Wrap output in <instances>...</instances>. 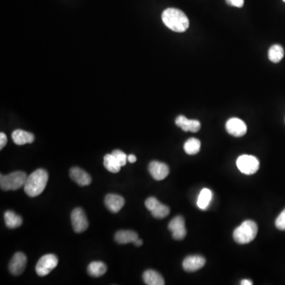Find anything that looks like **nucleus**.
<instances>
[{"instance_id": "1", "label": "nucleus", "mask_w": 285, "mask_h": 285, "mask_svg": "<svg viewBox=\"0 0 285 285\" xmlns=\"http://www.w3.org/2000/svg\"><path fill=\"white\" fill-rule=\"evenodd\" d=\"M164 24L174 32H186L190 26V21L186 14L176 8H167L162 14Z\"/></svg>"}, {"instance_id": "2", "label": "nucleus", "mask_w": 285, "mask_h": 285, "mask_svg": "<svg viewBox=\"0 0 285 285\" xmlns=\"http://www.w3.org/2000/svg\"><path fill=\"white\" fill-rule=\"evenodd\" d=\"M48 172L44 169H38L27 177L24 190L30 198H35L43 193L48 183Z\"/></svg>"}, {"instance_id": "3", "label": "nucleus", "mask_w": 285, "mask_h": 285, "mask_svg": "<svg viewBox=\"0 0 285 285\" xmlns=\"http://www.w3.org/2000/svg\"><path fill=\"white\" fill-rule=\"evenodd\" d=\"M257 223L252 220H245L234 231L233 238L239 244H248L251 243L257 236Z\"/></svg>"}, {"instance_id": "4", "label": "nucleus", "mask_w": 285, "mask_h": 285, "mask_svg": "<svg viewBox=\"0 0 285 285\" xmlns=\"http://www.w3.org/2000/svg\"><path fill=\"white\" fill-rule=\"evenodd\" d=\"M28 176L25 172L15 171L7 175L1 174L0 176V186L4 191L17 190L24 187L26 179Z\"/></svg>"}, {"instance_id": "5", "label": "nucleus", "mask_w": 285, "mask_h": 285, "mask_svg": "<svg viewBox=\"0 0 285 285\" xmlns=\"http://www.w3.org/2000/svg\"><path fill=\"white\" fill-rule=\"evenodd\" d=\"M236 164L240 171L246 175L255 174L259 169V160L254 156L249 155H243L240 156L238 158Z\"/></svg>"}, {"instance_id": "6", "label": "nucleus", "mask_w": 285, "mask_h": 285, "mask_svg": "<svg viewBox=\"0 0 285 285\" xmlns=\"http://www.w3.org/2000/svg\"><path fill=\"white\" fill-rule=\"evenodd\" d=\"M58 265V258L54 254L42 256L36 265V273L40 277L48 275Z\"/></svg>"}, {"instance_id": "7", "label": "nucleus", "mask_w": 285, "mask_h": 285, "mask_svg": "<svg viewBox=\"0 0 285 285\" xmlns=\"http://www.w3.org/2000/svg\"><path fill=\"white\" fill-rule=\"evenodd\" d=\"M145 206L156 219H164L169 214V207L160 203L159 200L153 197L146 200Z\"/></svg>"}, {"instance_id": "8", "label": "nucleus", "mask_w": 285, "mask_h": 285, "mask_svg": "<svg viewBox=\"0 0 285 285\" xmlns=\"http://www.w3.org/2000/svg\"><path fill=\"white\" fill-rule=\"evenodd\" d=\"M72 227L76 233H82L87 229L88 223L87 218L83 210L80 207H76L73 210L71 215Z\"/></svg>"}, {"instance_id": "9", "label": "nucleus", "mask_w": 285, "mask_h": 285, "mask_svg": "<svg viewBox=\"0 0 285 285\" xmlns=\"http://www.w3.org/2000/svg\"><path fill=\"white\" fill-rule=\"evenodd\" d=\"M168 228L172 232L173 239L175 240H182L186 238L187 231L186 228L185 219L181 215L176 216L169 222Z\"/></svg>"}, {"instance_id": "10", "label": "nucleus", "mask_w": 285, "mask_h": 285, "mask_svg": "<svg viewBox=\"0 0 285 285\" xmlns=\"http://www.w3.org/2000/svg\"><path fill=\"white\" fill-rule=\"evenodd\" d=\"M226 130L232 136L241 137L247 132V127L245 122L240 118H232L226 123Z\"/></svg>"}, {"instance_id": "11", "label": "nucleus", "mask_w": 285, "mask_h": 285, "mask_svg": "<svg viewBox=\"0 0 285 285\" xmlns=\"http://www.w3.org/2000/svg\"><path fill=\"white\" fill-rule=\"evenodd\" d=\"M27 258L24 253L18 252L14 254L9 264V271L14 276H19L25 271Z\"/></svg>"}, {"instance_id": "12", "label": "nucleus", "mask_w": 285, "mask_h": 285, "mask_svg": "<svg viewBox=\"0 0 285 285\" xmlns=\"http://www.w3.org/2000/svg\"><path fill=\"white\" fill-rule=\"evenodd\" d=\"M148 170L152 178L156 181L165 179L169 173V166L159 161H152L148 165Z\"/></svg>"}, {"instance_id": "13", "label": "nucleus", "mask_w": 285, "mask_h": 285, "mask_svg": "<svg viewBox=\"0 0 285 285\" xmlns=\"http://www.w3.org/2000/svg\"><path fill=\"white\" fill-rule=\"evenodd\" d=\"M205 261V259L202 256H189L184 260L182 266L186 272L198 271L204 266Z\"/></svg>"}, {"instance_id": "14", "label": "nucleus", "mask_w": 285, "mask_h": 285, "mask_svg": "<svg viewBox=\"0 0 285 285\" xmlns=\"http://www.w3.org/2000/svg\"><path fill=\"white\" fill-rule=\"evenodd\" d=\"M175 124L185 132H198L202 127L199 121L190 120L182 115H180L176 118Z\"/></svg>"}, {"instance_id": "15", "label": "nucleus", "mask_w": 285, "mask_h": 285, "mask_svg": "<svg viewBox=\"0 0 285 285\" xmlns=\"http://www.w3.org/2000/svg\"><path fill=\"white\" fill-rule=\"evenodd\" d=\"M124 203L125 202L124 198L117 194H108L105 198L106 207L113 213H118V211H120L122 207H124Z\"/></svg>"}, {"instance_id": "16", "label": "nucleus", "mask_w": 285, "mask_h": 285, "mask_svg": "<svg viewBox=\"0 0 285 285\" xmlns=\"http://www.w3.org/2000/svg\"><path fill=\"white\" fill-rule=\"evenodd\" d=\"M70 177L72 181L80 186H89L92 182L90 176L80 167H72L70 170Z\"/></svg>"}, {"instance_id": "17", "label": "nucleus", "mask_w": 285, "mask_h": 285, "mask_svg": "<svg viewBox=\"0 0 285 285\" xmlns=\"http://www.w3.org/2000/svg\"><path fill=\"white\" fill-rule=\"evenodd\" d=\"M12 139L14 144L17 145H24L26 144H32L35 137L34 134L23 130L17 129L13 132Z\"/></svg>"}, {"instance_id": "18", "label": "nucleus", "mask_w": 285, "mask_h": 285, "mask_svg": "<svg viewBox=\"0 0 285 285\" xmlns=\"http://www.w3.org/2000/svg\"><path fill=\"white\" fill-rule=\"evenodd\" d=\"M139 238L136 232L128 230H122L115 234V240L119 244H128L134 243Z\"/></svg>"}, {"instance_id": "19", "label": "nucleus", "mask_w": 285, "mask_h": 285, "mask_svg": "<svg viewBox=\"0 0 285 285\" xmlns=\"http://www.w3.org/2000/svg\"><path fill=\"white\" fill-rule=\"evenodd\" d=\"M143 279H144V283L148 285H165L163 277H162L161 274L152 269H148L144 272Z\"/></svg>"}, {"instance_id": "20", "label": "nucleus", "mask_w": 285, "mask_h": 285, "mask_svg": "<svg viewBox=\"0 0 285 285\" xmlns=\"http://www.w3.org/2000/svg\"><path fill=\"white\" fill-rule=\"evenodd\" d=\"M103 164L108 171L111 172L113 174H117L120 171L122 168L120 163L113 154H107L104 156Z\"/></svg>"}, {"instance_id": "21", "label": "nucleus", "mask_w": 285, "mask_h": 285, "mask_svg": "<svg viewBox=\"0 0 285 285\" xmlns=\"http://www.w3.org/2000/svg\"><path fill=\"white\" fill-rule=\"evenodd\" d=\"M4 220L6 227L10 229H14L20 227L22 224V218L20 215L12 211H6L4 214Z\"/></svg>"}, {"instance_id": "22", "label": "nucleus", "mask_w": 285, "mask_h": 285, "mask_svg": "<svg viewBox=\"0 0 285 285\" xmlns=\"http://www.w3.org/2000/svg\"><path fill=\"white\" fill-rule=\"evenodd\" d=\"M107 271L106 264L102 261H93L88 265L87 273L89 275L94 277H99L103 276Z\"/></svg>"}, {"instance_id": "23", "label": "nucleus", "mask_w": 285, "mask_h": 285, "mask_svg": "<svg viewBox=\"0 0 285 285\" xmlns=\"http://www.w3.org/2000/svg\"><path fill=\"white\" fill-rule=\"evenodd\" d=\"M212 199V192L209 189H203L198 196V206L200 209L206 210Z\"/></svg>"}, {"instance_id": "24", "label": "nucleus", "mask_w": 285, "mask_h": 285, "mask_svg": "<svg viewBox=\"0 0 285 285\" xmlns=\"http://www.w3.org/2000/svg\"><path fill=\"white\" fill-rule=\"evenodd\" d=\"M201 147H202V144L199 140L196 138H190L184 144V150L188 155L194 156L200 152Z\"/></svg>"}, {"instance_id": "25", "label": "nucleus", "mask_w": 285, "mask_h": 285, "mask_svg": "<svg viewBox=\"0 0 285 285\" xmlns=\"http://www.w3.org/2000/svg\"><path fill=\"white\" fill-rule=\"evenodd\" d=\"M268 56H269V60L272 62L279 63L285 56L283 47L279 44H274L271 46V48H269Z\"/></svg>"}, {"instance_id": "26", "label": "nucleus", "mask_w": 285, "mask_h": 285, "mask_svg": "<svg viewBox=\"0 0 285 285\" xmlns=\"http://www.w3.org/2000/svg\"><path fill=\"white\" fill-rule=\"evenodd\" d=\"M113 155L117 158V160L120 163L122 166H124L128 162V156L124 152H122L120 150H115L113 152Z\"/></svg>"}, {"instance_id": "27", "label": "nucleus", "mask_w": 285, "mask_h": 285, "mask_svg": "<svg viewBox=\"0 0 285 285\" xmlns=\"http://www.w3.org/2000/svg\"><path fill=\"white\" fill-rule=\"evenodd\" d=\"M276 227L281 231H285V209L282 211L276 219Z\"/></svg>"}, {"instance_id": "28", "label": "nucleus", "mask_w": 285, "mask_h": 285, "mask_svg": "<svg viewBox=\"0 0 285 285\" xmlns=\"http://www.w3.org/2000/svg\"><path fill=\"white\" fill-rule=\"evenodd\" d=\"M227 4L236 7H243L244 5V0H226Z\"/></svg>"}, {"instance_id": "29", "label": "nucleus", "mask_w": 285, "mask_h": 285, "mask_svg": "<svg viewBox=\"0 0 285 285\" xmlns=\"http://www.w3.org/2000/svg\"><path fill=\"white\" fill-rule=\"evenodd\" d=\"M7 143V137L3 132L0 133V149H2Z\"/></svg>"}, {"instance_id": "30", "label": "nucleus", "mask_w": 285, "mask_h": 285, "mask_svg": "<svg viewBox=\"0 0 285 285\" xmlns=\"http://www.w3.org/2000/svg\"><path fill=\"white\" fill-rule=\"evenodd\" d=\"M136 160H137V159H136V156H134V155H129V156H128V162H129L131 163H134L136 161Z\"/></svg>"}, {"instance_id": "31", "label": "nucleus", "mask_w": 285, "mask_h": 285, "mask_svg": "<svg viewBox=\"0 0 285 285\" xmlns=\"http://www.w3.org/2000/svg\"><path fill=\"white\" fill-rule=\"evenodd\" d=\"M242 285H253V282L251 281H249V280H243L241 281Z\"/></svg>"}, {"instance_id": "32", "label": "nucleus", "mask_w": 285, "mask_h": 285, "mask_svg": "<svg viewBox=\"0 0 285 285\" xmlns=\"http://www.w3.org/2000/svg\"><path fill=\"white\" fill-rule=\"evenodd\" d=\"M133 244L136 246H140V245H143V241L140 239H138L136 241L134 242Z\"/></svg>"}, {"instance_id": "33", "label": "nucleus", "mask_w": 285, "mask_h": 285, "mask_svg": "<svg viewBox=\"0 0 285 285\" xmlns=\"http://www.w3.org/2000/svg\"><path fill=\"white\" fill-rule=\"evenodd\" d=\"M283 1H284V2H285V0H283Z\"/></svg>"}]
</instances>
